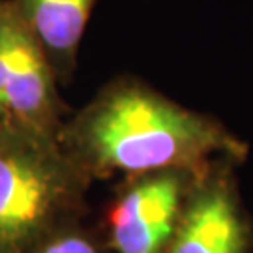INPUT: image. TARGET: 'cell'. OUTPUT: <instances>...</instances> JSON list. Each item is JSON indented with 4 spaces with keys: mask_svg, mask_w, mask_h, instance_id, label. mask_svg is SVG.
Masks as SVG:
<instances>
[{
    "mask_svg": "<svg viewBox=\"0 0 253 253\" xmlns=\"http://www.w3.org/2000/svg\"><path fill=\"white\" fill-rule=\"evenodd\" d=\"M58 145L92 182L167 169L203 172L248 158V143L217 118L129 75L109 81L66 118Z\"/></svg>",
    "mask_w": 253,
    "mask_h": 253,
    "instance_id": "1",
    "label": "cell"
},
{
    "mask_svg": "<svg viewBox=\"0 0 253 253\" xmlns=\"http://www.w3.org/2000/svg\"><path fill=\"white\" fill-rule=\"evenodd\" d=\"M92 180L58 141L0 135V253H32L45 238L81 221Z\"/></svg>",
    "mask_w": 253,
    "mask_h": 253,
    "instance_id": "2",
    "label": "cell"
},
{
    "mask_svg": "<svg viewBox=\"0 0 253 253\" xmlns=\"http://www.w3.org/2000/svg\"><path fill=\"white\" fill-rule=\"evenodd\" d=\"M42 43L11 0L0 8V124L17 135L58 141L66 105Z\"/></svg>",
    "mask_w": 253,
    "mask_h": 253,
    "instance_id": "3",
    "label": "cell"
},
{
    "mask_svg": "<svg viewBox=\"0 0 253 253\" xmlns=\"http://www.w3.org/2000/svg\"><path fill=\"white\" fill-rule=\"evenodd\" d=\"M167 171L126 176L107 208V248L113 253H165L180 221L195 176Z\"/></svg>",
    "mask_w": 253,
    "mask_h": 253,
    "instance_id": "4",
    "label": "cell"
},
{
    "mask_svg": "<svg viewBox=\"0 0 253 253\" xmlns=\"http://www.w3.org/2000/svg\"><path fill=\"white\" fill-rule=\"evenodd\" d=\"M236 162H219L195 176L165 253H252L253 219L246 208Z\"/></svg>",
    "mask_w": 253,
    "mask_h": 253,
    "instance_id": "5",
    "label": "cell"
},
{
    "mask_svg": "<svg viewBox=\"0 0 253 253\" xmlns=\"http://www.w3.org/2000/svg\"><path fill=\"white\" fill-rule=\"evenodd\" d=\"M11 4L42 43L58 81H70L96 0H11Z\"/></svg>",
    "mask_w": 253,
    "mask_h": 253,
    "instance_id": "6",
    "label": "cell"
},
{
    "mask_svg": "<svg viewBox=\"0 0 253 253\" xmlns=\"http://www.w3.org/2000/svg\"><path fill=\"white\" fill-rule=\"evenodd\" d=\"M32 253H103V244L79 221L56 231Z\"/></svg>",
    "mask_w": 253,
    "mask_h": 253,
    "instance_id": "7",
    "label": "cell"
},
{
    "mask_svg": "<svg viewBox=\"0 0 253 253\" xmlns=\"http://www.w3.org/2000/svg\"><path fill=\"white\" fill-rule=\"evenodd\" d=\"M4 131H6V129H4V127H2V124H0V135H2V133H4Z\"/></svg>",
    "mask_w": 253,
    "mask_h": 253,
    "instance_id": "8",
    "label": "cell"
},
{
    "mask_svg": "<svg viewBox=\"0 0 253 253\" xmlns=\"http://www.w3.org/2000/svg\"><path fill=\"white\" fill-rule=\"evenodd\" d=\"M2 2H4V0H0V8H2Z\"/></svg>",
    "mask_w": 253,
    "mask_h": 253,
    "instance_id": "9",
    "label": "cell"
}]
</instances>
